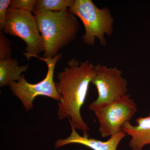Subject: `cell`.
<instances>
[{"label": "cell", "mask_w": 150, "mask_h": 150, "mask_svg": "<svg viewBox=\"0 0 150 150\" xmlns=\"http://www.w3.org/2000/svg\"><path fill=\"white\" fill-rule=\"evenodd\" d=\"M95 66L88 60L79 62L75 58L68 66L57 73L56 88L62 96L58 104L57 115L59 120L68 118L71 126L89 137L88 128L83 121L81 109L85 102L90 83L95 75Z\"/></svg>", "instance_id": "1"}, {"label": "cell", "mask_w": 150, "mask_h": 150, "mask_svg": "<svg viewBox=\"0 0 150 150\" xmlns=\"http://www.w3.org/2000/svg\"><path fill=\"white\" fill-rule=\"evenodd\" d=\"M3 32L23 40L26 45L23 54L28 60L31 57H38L44 51L41 34L32 13L9 7Z\"/></svg>", "instance_id": "4"}, {"label": "cell", "mask_w": 150, "mask_h": 150, "mask_svg": "<svg viewBox=\"0 0 150 150\" xmlns=\"http://www.w3.org/2000/svg\"><path fill=\"white\" fill-rule=\"evenodd\" d=\"M137 111V104L129 94L125 95L110 104L94 110L99 123L102 138L111 137L122 130V126L130 121Z\"/></svg>", "instance_id": "7"}, {"label": "cell", "mask_w": 150, "mask_h": 150, "mask_svg": "<svg viewBox=\"0 0 150 150\" xmlns=\"http://www.w3.org/2000/svg\"><path fill=\"white\" fill-rule=\"evenodd\" d=\"M75 0H36L33 13L43 11H60L71 7Z\"/></svg>", "instance_id": "11"}, {"label": "cell", "mask_w": 150, "mask_h": 150, "mask_svg": "<svg viewBox=\"0 0 150 150\" xmlns=\"http://www.w3.org/2000/svg\"><path fill=\"white\" fill-rule=\"evenodd\" d=\"M36 0H11L10 7L31 13L35 8Z\"/></svg>", "instance_id": "12"}, {"label": "cell", "mask_w": 150, "mask_h": 150, "mask_svg": "<svg viewBox=\"0 0 150 150\" xmlns=\"http://www.w3.org/2000/svg\"><path fill=\"white\" fill-rule=\"evenodd\" d=\"M69 10L83 23L85 33L82 39L85 44L93 46L97 38L100 45H106L105 35L111 36L113 32L114 19L109 8H98L91 0H75Z\"/></svg>", "instance_id": "3"}, {"label": "cell", "mask_w": 150, "mask_h": 150, "mask_svg": "<svg viewBox=\"0 0 150 150\" xmlns=\"http://www.w3.org/2000/svg\"><path fill=\"white\" fill-rule=\"evenodd\" d=\"M18 64L17 60L12 58L0 60V87L9 86L12 82L17 81L22 73L29 69V65L19 66Z\"/></svg>", "instance_id": "10"}, {"label": "cell", "mask_w": 150, "mask_h": 150, "mask_svg": "<svg viewBox=\"0 0 150 150\" xmlns=\"http://www.w3.org/2000/svg\"><path fill=\"white\" fill-rule=\"evenodd\" d=\"M62 56V54H58L53 58L42 59L47 64L48 72L46 77L40 82L29 83L24 75H21L17 81L12 82L9 85L12 93L21 100L26 111L32 110L33 100L39 96L49 97L59 102L61 101L62 96L56 88L54 76L56 64Z\"/></svg>", "instance_id": "5"}, {"label": "cell", "mask_w": 150, "mask_h": 150, "mask_svg": "<svg viewBox=\"0 0 150 150\" xmlns=\"http://www.w3.org/2000/svg\"><path fill=\"white\" fill-rule=\"evenodd\" d=\"M12 49L8 39L0 32V60L11 58Z\"/></svg>", "instance_id": "13"}, {"label": "cell", "mask_w": 150, "mask_h": 150, "mask_svg": "<svg viewBox=\"0 0 150 150\" xmlns=\"http://www.w3.org/2000/svg\"><path fill=\"white\" fill-rule=\"evenodd\" d=\"M95 75L91 83L97 90V98L88 106L89 110L104 107L127 94L128 81L122 76V72L116 67L108 68L98 64L95 66Z\"/></svg>", "instance_id": "6"}, {"label": "cell", "mask_w": 150, "mask_h": 150, "mask_svg": "<svg viewBox=\"0 0 150 150\" xmlns=\"http://www.w3.org/2000/svg\"><path fill=\"white\" fill-rule=\"evenodd\" d=\"M11 0L0 1V29L2 31L5 27L7 12L9 7Z\"/></svg>", "instance_id": "14"}, {"label": "cell", "mask_w": 150, "mask_h": 150, "mask_svg": "<svg viewBox=\"0 0 150 150\" xmlns=\"http://www.w3.org/2000/svg\"><path fill=\"white\" fill-rule=\"evenodd\" d=\"M132 150H142V149H139V148H133Z\"/></svg>", "instance_id": "15"}, {"label": "cell", "mask_w": 150, "mask_h": 150, "mask_svg": "<svg viewBox=\"0 0 150 150\" xmlns=\"http://www.w3.org/2000/svg\"><path fill=\"white\" fill-rule=\"evenodd\" d=\"M71 126V132L70 136L66 139L57 140L55 143L56 149L69 144H76L84 145L93 150H116L121 140L127 136L122 130L112 135L106 142H103L87 136H81L72 126Z\"/></svg>", "instance_id": "8"}, {"label": "cell", "mask_w": 150, "mask_h": 150, "mask_svg": "<svg viewBox=\"0 0 150 150\" xmlns=\"http://www.w3.org/2000/svg\"><path fill=\"white\" fill-rule=\"evenodd\" d=\"M44 46L42 59L53 58L61 49L76 40L80 24L69 9L34 13Z\"/></svg>", "instance_id": "2"}, {"label": "cell", "mask_w": 150, "mask_h": 150, "mask_svg": "<svg viewBox=\"0 0 150 150\" xmlns=\"http://www.w3.org/2000/svg\"><path fill=\"white\" fill-rule=\"evenodd\" d=\"M136 126L127 121L122 126V130L131 137L129 146L131 149H142L150 144V113L146 117H140L136 120Z\"/></svg>", "instance_id": "9"}]
</instances>
